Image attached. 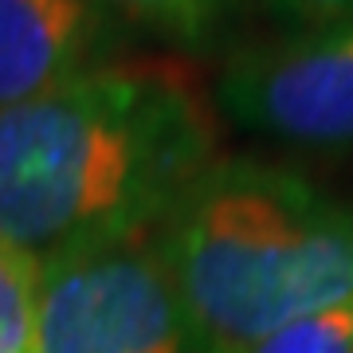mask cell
Instances as JSON below:
<instances>
[{
	"mask_svg": "<svg viewBox=\"0 0 353 353\" xmlns=\"http://www.w3.org/2000/svg\"><path fill=\"white\" fill-rule=\"evenodd\" d=\"M94 8L176 43H208L236 12V0H90Z\"/></svg>",
	"mask_w": 353,
	"mask_h": 353,
	"instance_id": "6",
	"label": "cell"
},
{
	"mask_svg": "<svg viewBox=\"0 0 353 353\" xmlns=\"http://www.w3.org/2000/svg\"><path fill=\"white\" fill-rule=\"evenodd\" d=\"M114 36L90 0H0V110L102 67Z\"/></svg>",
	"mask_w": 353,
	"mask_h": 353,
	"instance_id": "5",
	"label": "cell"
},
{
	"mask_svg": "<svg viewBox=\"0 0 353 353\" xmlns=\"http://www.w3.org/2000/svg\"><path fill=\"white\" fill-rule=\"evenodd\" d=\"M271 4L290 16H299V20H314V24H326V20L353 12V0H271Z\"/></svg>",
	"mask_w": 353,
	"mask_h": 353,
	"instance_id": "9",
	"label": "cell"
},
{
	"mask_svg": "<svg viewBox=\"0 0 353 353\" xmlns=\"http://www.w3.org/2000/svg\"><path fill=\"white\" fill-rule=\"evenodd\" d=\"M216 157V114L185 71L102 63L0 110V240L43 263L157 232Z\"/></svg>",
	"mask_w": 353,
	"mask_h": 353,
	"instance_id": "1",
	"label": "cell"
},
{
	"mask_svg": "<svg viewBox=\"0 0 353 353\" xmlns=\"http://www.w3.org/2000/svg\"><path fill=\"white\" fill-rule=\"evenodd\" d=\"M201 353L353 299V201L255 157H216L157 228Z\"/></svg>",
	"mask_w": 353,
	"mask_h": 353,
	"instance_id": "2",
	"label": "cell"
},
{
	"mask_svg": "<svg viewBox=\"0 0 353 353\" xmlns=\"http://www.w3.org/2000/svg\"><path fill=\"white\" fill-rule=\"evenodd\" d=\"M39 259L0 240V353H39Z\"/></svg>",
	"mask_w": 353,
	"mask_h": 353,
	"instance_id": "7",
	"label": "cell"
},
{
	"mask_svg": "<svg viewBox=\"0 0 353 353\" xmlns=\"http://www.w3.org/2000/svg\"><path fill=\"white\" fill-rule=\"evenodd\" d=\"M216 110L271 141L353 150V12L232 55Z\"/></svg>",
	"mask_w": 353,
	"mask_h": 353,
	"instance_id": "4",
	"label": "cell"
},
{
	"mask_svg": "<svg viewBox=\"0 0 353 353\" xmlns=\"http://www.w3.org/2000/svg\"><path fill=\"white\" fill-rule=\"evenodd\" d=\"M243 353H353V299L287 322Z\"/></svg>",
	"mask_w": 353,
	"mask_h": 353,
	"instance_id": "8",
	"label": "cell"
},
{
	"mask_svg": "<svg viewBox=\"0 0 353 353\" xmlns=\"http://www.w3.org/2000/svg\"><path fill=\"white\" fill-rule=\"evenodd\" d=\"M39 353H201L157 232L43 259Z\"/></svg>",
	"mask_w": 353,
	"mask_h": 353,
	"instance_id": "3",
	"label": "cell"
}]
</instances>
